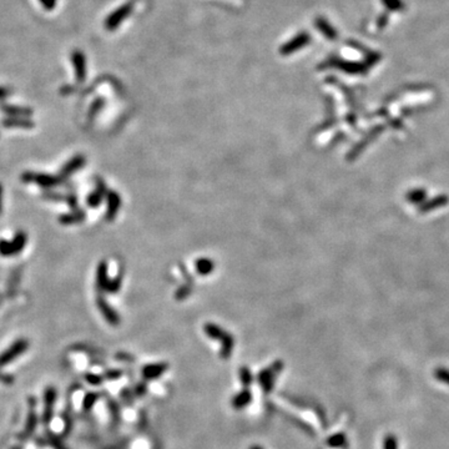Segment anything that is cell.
<instances>
[{
	"instance_id": "cell-7",
	"label": "cell",
	"mask_w": 449,
	"mask_h": 449,
	"mask_svg": "<svg viewBox=\"0 0 449 449\" xmlns=\"http://www.w3.org/2000/svg\"><path fill=\"white\" fill-rule=\"evenodd\" d=\"M166 369H168V364L166 363L148 364V366H146L143 368L142 374L146 379H155L163 376L166 372Z\"/></svg>"
},
{
	"instance_id": "cell-4",
	"label": "cell",
	"mask_w": 449,
	"mask_h": 449,
	"mask_svg": "<svg viewBox=\"0 0 449 449\" xmlns=\"http://www.w3.org/2000/svg\"><path fill=\"white\" fill-rule=\"evenodd\" d=\"M22 179L24 182L37 184L38 186L43 187V189H51V187L56 186V185L61 181V179L56 178V176L48 175V174L32 173V171H28V173L23 174Z\"/></svg>"
},
{
	"instance_id": "cell-14",
	"label": "cell",
	"mask_w": 449,
	"mask_h": 449,
	"mask_svg": "<svg viewBox=\"0 0 449 449\" xmlns=\"http://www.w3.org/2000/svg\"><path fill=\"white\" fill-rule=\"evenodd\" d=\"M97 305H99L100 310H101V312H102V315L105 316V318H106V320L109 321L110 323H112V325H116V323L119 322V318H117V315L115 314V312L112 311L111 307H110L109 305H107L106 302L104 301V298L97 300Z\"/></svg>"
},
{
	"instance_id": "cell-11",
	"label": "cell",
	"mask_w": 449,
	"mask_h": 449,
	"mask_svg": "<svg viewBox=\"0 0 449 449\" xmlns=\"http://www.w3.org/2000/svg\"><path fill=\"white\" fill-rule=\"evenodd\" d=\"M2 110L5 112V114L10 115L12 117H28L33 114L32 109L15 106V105H3Z\"/></svg>"
},
{
	"instance_id": "cell-8",
	"label": "cell",
	"mask_w": 449,
	"mask_h": 449,
	"mask_svg": "<svg viewBox=\"0 0 449 449\" xmlns=\"http://www.w3.org/2000/svg\"><path fill=\"white\" fill-rule=\"evenodd\" d=\"M5 127H22V129H32L34 127V122L28 117H7L2 121Z\"/></svg>"
},
{
	"instance_id": "cell-6",
	"label": "cell",
	"mask_w": 449,
	"mask_h": 449,
	"mask_svg": "<svg viewBox=\"0 0 449 449\" xmlns=\"http://www.w3.org/2000/svg\"><path fill=\"white\" fill-rule=\"evenodd\" d=\"M121 201H120V197L116 192L110 191L107 194V211H106V219L109 221H111L117 214V210H119Z\"/></svg>"
},
{
	"instance_id": "cell-18",
	"label": "cell",
	"mask_w": 449,
	"mask_h": 449,
	"mask_svg": "<svg viewBox=\"0 0 449 449\" xmlns=\"http://www.w3.org/2000/svg\"><path fill=\"white\" fill-rule=\"evenodd\" d=\"M5 95H7V91H5V89H0V99H2V97H4Z\"/></svg>"
},
{
	"instance_id": "cell-15",
	"label": "cell",
	"mask_w": 449,
	"mask_h": 449,
	"mask_svg": "<svg viewBox=\"0 0 449 449\" xmlns=\"http://www.w3.org/2000/svg\"><path fill=\"white\" fill-rule=\"evenodd\" d=\"M238 374H240V382L243 386V388H248L253 382V376L250 369L247 367H242L240 369V372H238Z\"/></svg>"
},
{
	"instance_id": "cell-16",
	"label": "cell",
	"mask_w": 449,
	"mask_h": 449,
	"mask_svg": "<svg viewBox=\"0 0 449 449\" xmlns=\"http://www.w3.org/2000/svg\"><path fill=\"white\" fill-rule=\"evenodd\" d=\"M345 442H346V437H345V434H342V433L333 434L332 437L328 438V440H327L328 445H330V447H333V448L342 447V445L345 444Z\"/></svg>"
},
{
	"instance_id": "cell-19",
	"label": "cell",
	"mask_w": 449,
	"mask_h": 449,
	"mask_svg": "<svg viewBox=\"0 0 449 449\" xmlns=\"http://www.w3.org/2000/svg\"><path fill=\"white\" fill-rule=\"evenodd\" d=\"M250 449H263V448L260 447V445H252V447H250Z\"/></svg>"
},
{
	"instance_id": "cell-10",
	"label": "cell",
	"mask_w": 449,
	"mask_h": 449,
	"mask_svg": "<svg viewBox=\"0 0 449 449\" xmlns=\"http://www.w3.org/2000/svg\"><path fill=\"white\" fill-rule=\"evenodd\" d=\"M105 192H106V191H105L104 184H102L101 181L97 182L96 189H95V191L91 192V194H90L89 196H88V200H86V202H88L89 206L90 207H97V206H99V205L101 204L102 200H104Z\"/></svg>"
},
{
	"instance_id": "cell-1",
	"label": "cell",
	"mask_w": 449,
	"mask_h": 449,
	"mask_svg": "<svg viewBox=\"0 0 449 449\" xmlns=\"http://www.w3.org/2000/svg\"><path fill=\"white\" fill-rule=\"evenodd\" d=\"M205 333H206L209 337H211L212 340L215 341H219L221 342V357L226 359L231 356L232 353V348H233V338L232 336L226 333L222 328H220L219 326L216 325H212V323H207L205 326Z\"/></svg>"
},
{
	"instance_id": "cell-2",
	"label": "cell",
	"mask_w": 449,
	"mask_h": 449,
	"mask_svg": "<svg viewBox=\"0 0 449 449\" xmlns=\"http://www.w3.org/2000/svg\"><path fill=\"white\" fill-rule=\"evenodd\" d=\"M27 235L22 231L18 232L12 241L0 240V255L4 256V257L18 255L24 250L25 245H27Z\"/></svg>"
},
{
	"instance_id": "cell-5",
	"label": "cell",
	"mask_w": 449,
	"mask_h": 449,
	"mask_svg": "<svg viewBox=\"0 0 449 449\" xmlns=\"http://www.w3.org/2000/svg\"><path fill=\"white\" fill-rule=\"evenodd\" d=\"M85 164H86L85 156H83V155L74 156L73 159H70V160H69L68 163L63 166V169L60 170V176H59V178H60L61 180L69 178V176H71L73 174H75L76 171L80 170L81 168H84V165H85Z\"/></svg>"
},
{
	"instance_id": "cell-3",
	"label": "cell",
	"mask_w": 449,
	"mask_h": 449,
	"mask_svg": "<svg viewBox=\"0 0 449 449\" xmlns=\"http://www.w3.org/2000/svg\"><path fill=\"white\" fill-rule=\"evenodd\" d=\"M282 368H283V363H282L281 361H276L271 367L263 369V371L258 374L257 381L258 383L262 386L265 393H269V392L272 391L274 384V379H276L277 374L281 373Z\"/></svg>"
},
{
	"instance_id": "cell-12",
	"label": "cell",
	"mask_w": 449,
	"mask_h": 449,
	"mask_svg": "<svg viewBox=\"0 0 449 449\" xmlns=\"http://www.w3.org/2000/svg\"><path fill=\"white\" fill-rule=\"evenodd\" d=\"M85 220V212L80 210H74L70 214H65L59 217V222L63 225H74L83 222Z\"/></svg>"
},
{
	"instance_id": "cell-9",
	"label": "cell",
	"mask_w": 449,
	"mask_h": 449,
	"mask_svg": "<svg viewBox=\"0 0 449 449\" xmlns=\"http://www.w3.org/2000/svg\"><path fill=\"white\" fill-rule=\"evenodd\" d=\"M251 399H252V394L248 391L247 388H243V391H241L240 393L236 394L232 399V407L235 409L240 410L243 409L245 407H247L251 403Z\"/></svg>"
},
{
	"instance_id": "cell-13",
	"label": "cell",
	"mask_w": 449,
	"mask_h": 449,
	"mask_svg": "<svg viewBox=\"0 0 449 449\" xmlns=\"http://www.w3.org/2000/svg\"><path fill=\"white\" fill-rule=\"evenodd\" d=\"M107 284H109V279H107V266L106 262H100L97 266L96 271V287L97 289H104L107 288Z\"/></svg>"
},
{
	"instance_id": "cell-17",
	"label": "cell",
	"mask_w": 449,
	"mask_h": 449,
	"mask_svg": "<svg viewBox=\"0 0 449 449\" xmlns=\"http://www.w3.org/2000/svg\"><path fill=\"white\" fill-rule=\"evenodd\" d=\"M2 210H3V186L0 184V215H2Z\"/></svg>"
}]
</instances>
